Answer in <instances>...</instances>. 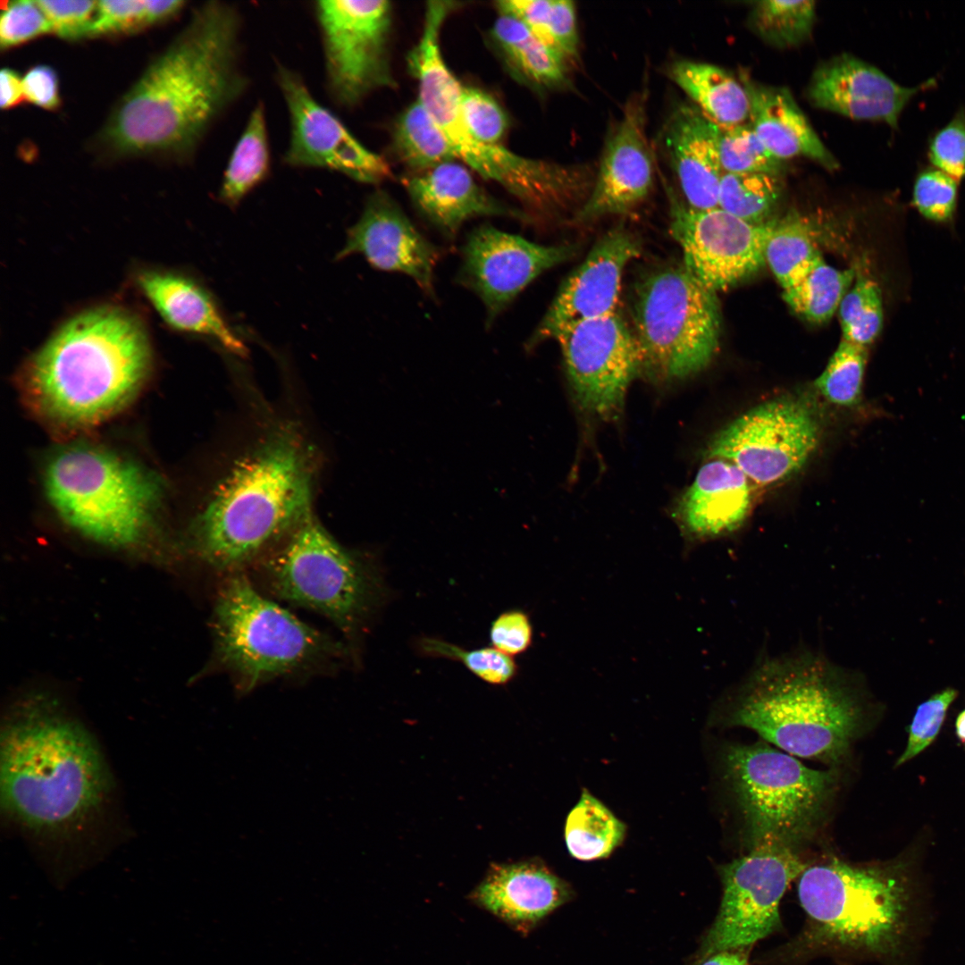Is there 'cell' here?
<instances>
[{"label":"cell","mask_w":965,"mask_h":965,"mask_svg":"<svg viewBox=\"0 0 965 965\" xmlns=\"http://www.w3.org/2000/svg\"><path fill=\"white\" fill-rule=\"evenodd\" d=\"M417 647L425 656L462 663L475 676L490 684L504 685L517 674V665L513 657L493 647L466 650L432 637H422Z\"/></svg>","instance_id":"41"},{"label":"cell","mask_w":965,"mask_h":965,"mask_svg":"<svg viewBox=\"0 0 965 965\" xmlns=\"http://www.w3.org/2000/svg\"><path fill=\"white\" fill-rule=\"evenodd\" d=\"M719 155L724 172L780 176L785 170V162L767 149L749 123L721 129Z\"/></svg>","instance_id":"42"},{"label":"cell","mask_w":965,"mask_h":965,"mask_svg":"<svg viewBox=\"0 0 965 965\" xmlns=\"http://www.w3.org/2000/svg\"><path fill=\"white\" fill-rule=\"evenodd\" d=\"M112 779L88 732L50 699H27L1 736V795L7 815L38 836L76 837L105 810Z\"/></svg>","instance_id":"4"},{"label":"cell","mask_w":965,"mask_h":965,"mask_svg":"<svg viewBox=\"0 0 965 965\" xmlns=\"http://www.w3.org/2000/svg\"><path fill=\"white\" fill-rule=\"evenodd\" d=\"M354 254L362 255L377 270L410 277L424 293L434 297V272L441 250L383 190H376L367 197L360 218L348 231L337 259Z\"/></svg>","instance_id":"21"},{"label":"cell","mask_w":965,"mask_h":965,"mask_svg":"<svg viewBox=\"0 0 965 965\" xmlns=\"http://www.w3.org/2000/svg\"><path fill=\"white\" fill-rule=\"evenodd\" d=\"M211 625L207 671L228 675L241 693L275 679L336 671L351 653L273 601L247 572L222 577Z\"/></svg>","instance_id":"7"},{"label":"cell","mask_w":965,"mask_h":965,"mask_svg":"<svg viewBox=\"0 0 965 965\" xmlns=\"http://www.w3.org/2000/svg\"><path fill=\"white\" fill-rule=\"evenodd\" d=\"M819 440L810 409L793 399L764 402L746 411L710 441L706 456L726 459L751 482L770 485L806 464Z\"/></svg>","instance_id":"15"},{"label":"cell","mask_w":965,"mask_h":965,"mask_svg":"<svg viewBox=\"0 0 965 965\" xmlns=\"http://www.w3.org/2000/svg\"><path fill=\"white\" fill-rule=\"evenodd\" d=\"M764 256L784 290L797 283L822 257L808 224L793 214L772 220Z\"/></svg>","instance_id":"35"},{"label":"cell","mask_w":965,"mask_h":965,"mask_svg":"<svg viewBox=\"0 0 965 965\" xmlns=\"http://www.w3.org/2000/svg\"><path fill=\"white\" fill-rule=\"evenodd\" d=\"M575 252L571 245H541L485 223L468 233L456 279L481 299L491 326L527 285Z\"/></svg>","instance_id":"19"},{"label":"cell","mask_w":965,"mask_h":965,"mask_svg":"<svg viewBox=\"0 0 965 965\" xmlns=\"http://www.w3.org/2000/svg\"><path fill=\"white\" fill-rule=\"evenodd\" d=\"M551 4L552 0H503L497 2L499 13L512 15L521 21L539 39L554 51L549 29Z\"/></svg>","instance_id":"52"},{"label":"cell","mask_w":965,"mask_h":965,"mask_svg":"<svg viewBox=\"0 0 965 965\" xmlns=\"http://www.w3.org/2000/svg\"><path fill=\"white\" fill-rule=\"evenodd\" d=\"M241 14L209 1L147 67L108 118L99 142L112 155L187 156L249 87Z\"/></svg>","instance_id":"2"},{"label":"cell","mask_w":965,"mask_h":965,"mask_svg":"<svg viewBox=\"0 0 965 965\" xmlns=\"http://www.w3.org/2000/svg\"><path fill=\"white\" fill-rule=\"evenodd\" d=\"M0 90L2 109L16 105L24 97L22 79L15 71L7 67L3 68L0 71Z\"/></svg>","instance_id":"54"},{"label":"cell","mask_w":965,"mask_h":965,"mask_svg":"<svg viewBox=\"0 0 965 965\" xmlns=\"http://www.w3.org/2000/svg\"><path fill=\"white\" fill-rule=\"evenodd\" d=\"M670 79L720 129L746 123L750 99L743 83L715 64L680 60L669 69Z\"/></svg>","instance_id":"30"},{"label":"cell","mask_w":965,"mask_h":965,"mask_svg":"<svg viewBox=\"0 0 965 965\" xmlns=\"http://www.w3.org/2000/svg\"><path fill=\"white\" fill-rule=\"evenodd\" d=\"M843 339L867 347L878 336L883 323L881 293L867 277L855 279L838 307Z\"/></svg>","instance_id":"39"},{"label":"cell","mask_w":965,"mask_h":965,"mask_svg":"<svg viewBox=\"0 0 965 965\" xmlns=\"http://www.w3.org/2000/svg\"><path fill=\"white\" fill-rule=\"evenodd\" d=\"M271 171V153L265 106L258 102L252 109L224 171L220 200L237 206L252 190L263 183Z\"/></svg>","instance_id":"32"},{"label":"cell","mask_w":965,"mask_h":965,"mask_svg":"<svg viewBox=\"0 0 965 965\" xmlns=\"http://www.w3.org/2000/svg\"><path fill=\"white\" fill-rule=\"evenodd\" d=\"M392 147L412 172L457 158L448 138L418 99L398 119L392 134Z\"/></svg>","instance_id":"34"},{"label":"cell","mask_w":965,"mask_h":965,"mask_svg":"<svg viewBox=\"0 0 965 965\" xmlns=\"http://www.w3.org/2000/svg\"><path fill=\"white\" fill-rule=\"evenodd\" d=\"M443 11L424 13L421 38L407 56L409 71L418 82V100L450 142L457 159L484 180L500 185L529 216L553 209L564 197L568 173L564 164L519 155L501 145L477 141L460 113L462 87L448 68L440 47Z\"/></svg>","instance_id":"10"},{"label":"cell","mask_w":965,"mask_h":965,"mask_svg":"<svg viewBox=\"0 0 965 965\" xmlns=\"http://www.w3.org/2000/svg\"><path fill=\"white\" fill-rule=\"evenodd\" d=\"M645 125L646 94L642 92L627 101L606 146L592 189L575 214V222L587 223L626 214L649 195L653 162Z\"/></svg>","instance_id":"22"},{"label":"cell","mask_w":965,"mask_h":965,"mask_svg":"<svg viewBox=\"0 0 965 965\" xmlns=\"http://www.w3.org/2000/svg\"><path fill=\"white\" fill-rule=\"evenodd\" d=\"M37 4L47 19L51 31L69 40L89 36L97 1L40 0Z\"/></svg>","instance_id":"47"},{"label":"cell","mask_w":965,"mask_h":965,"mask_svg":"<svg viewBox=\"0 0 965 965\" xmlns=\"http://www.w3.org/2000/svg\"><path fill=\"white\" fill-rule=\"evenodd\" d=\"M625 825L599 799L583 789L565 824L569 854L590 861L608 857L623 842Z\"/></svg>","instance_id":"33"},{"label":"cell","mask_w":965,"mask_h":965,"mask_svg":"<svg viewBox=\"0 0 965 965\" xmlns=\"http://www.w3.org/2000/svg\"><path fill=\"white\" fill-rule=\"evenodd\" d=\"M403 185L419 214L449 240H453L463 224L473 218L527 220L521 210L487 193L468 167L457 161L412 172L404 178Z\"/></svg>","instance_id":"24"},{"label":"cell","mask_w":965,"mask_h":965,"mask_svg":"<svg viewBox=\"0 0 965 965\" xmlns=\"http://www.w3.org/2000/svg\"><path fill=\"white\" fill-rule=\"evenodd\" d=\"M275 80L290 124V140L282 158L285 164L326 169L369 184L392 177L386 160L361 144L331 111L322 105L298 71L279 63Z\"/></svg>","instance_id":"18"},{"label":"cell","mask_w":965,"mask_h":965,"mask_svg":"<svg viewBox=\"0 0 965 965\" xmlns=\"http://www.w3.org/2000/svg\"><path fill=\"white\" fill-rule=\"evenodd\" d=\"M141 323L115 306L85 311L63 324L29 360V399L47 419L69 426L93 424L126 402L150 365Z\"/></svg>","instance_id":"6"},{"label":"cell","mask_w":965,"mask_h":965,"mask_svg":"<svg viewBox=\"0 0 965 965\" xmlns=\"http://www.w3.org/2000/svg\"><path fill=\"white\" fill-rule=\"evenodd\" d=\"M867 360V348L842 339L826 368L815 381L825 399L842 407L860 399Z\"/></svg>","instance_id":"40"},{"label":"cell","mask_w":965,"mask_h":965,"mask_svg":"<svg viewBox=\"0 0 965 965\" xmlns=\"http://www.w3.org/2000/svg\"><path fill=\"white\" fill-rule=\"evenodd\" d=\"M51 31L37 1L9 2L0 19L1 49L10 48Z\"/></svg>","instance_id":"46"},{"label":"cell","mask_w":965,"mask_h":965,"mask_svg":"<svg viewBox=\"0 0 965 965\" xmlns=\"http://www.w3.org/2000/svg\"><path fill=\"white\" fill-rule=\"evenodd\" d=\"M722 758L749 850L797 851L820 827L836 791L835 769L806 767L764 740L729 745Z\"/></svg>","instance_id":"9"},{"label":"cell","mask_w":965,"mask_h":965,"mask_svg":"<svg viewBox=\"0 0 965 965\" xmlns=\"http://www.w3.org/2000/svg\"><path fill=\"white\" fill-rule=\"evenodd\" d=\"M929 158L954 180L965 177V115L958 114L933 138Z\"/></svg>","instance_id":"48"},{"label":"cell","mask_w":965,"mask_h":965,"mask_svg":"<svg viewBox=\"0 0 965 965\" xmlns=\"http://www.w3.org/2000/svg\"><path fill=\"white\" fill-rule=\"evenodd\" d=\"M489 635L491 647L514 657L524 652L532 644L533 626L524 611L507 610L492 621Z\"/></svg>","instance_id":"50"},{"label":"cell","mask_w":965,"mask_h":965,"mask_svg":"<svg viewBox=\"0 0 965 965\" xmlns=\"http://www.w3.org/2000/svg\"><path fill=\"white\" fill-rule=\"evenodd\" d=\"M955 732L960 741L965 743V709L956 718Z\"/></svg>","instance_id":"57"},{"label":"cell","mask_w":965,"mask_h":965,"mask_svg":"<svg viewBox=\"0 0 965 965\" xmlns=\"http://www.w3.org/2000/svg\"><path fill=\"white\" fill-rule=\"evenodd\" d=\"M570 885L534 861L494 864L473 899L502 920L529 928L571 898Z\"/></svg>","instance_id":"27"},{"label":"cell","mask_w":965,"mask_h":965,"mask_svg":"<svg viewBox=\"0 0 965 965\" xmlns=\"http://www.w3.org/2000/svg\"><path fill=\"white\" fill-rule=\"evenodd\" d=\"M45 479L50 503L81 534L113 547L142 541L159 493L142 467L105 450L77 447L56 454Z\"/></svg>","instance_id":"11"},{"label":"cell","mask_w":965,"mask_h":965,"mask_svg":"<svg viewBox=\"0 0 965 965\" xmlns=\"http://www.w3.org/2000/svg\"><path fill=\"white\" fill-rule=\"evenodd\" d=\"M459 107L467 130L477 141L486 145H500L507 130L508 118L490 94L476 88L463 86Z\"/></svg>","instance_id":"43"},{"label":"cell","mask_w":965,"mask_h":965,"mask_svg":"<svg viewBox=\"0 0 965 965\" xmlns=\"http://www.w3.org/2000/svg\"><path fill=\"white\" fill-rule=\"evenodd\" d=\"M723 707L725 724L832 767L848 756L870 715L858 674L810 650L761 658Z\"/></svg>","instance_id":"5"},{"label":"cell","mask_w":965,"mask_h":965,"mask_svg":"<svg viewBox=\"0 0 965 965\" xmlns=\"http://www.w3.org/2000/svg\"><path fill=\"white\" fill-rule=\"evenodd\" d=\"M232 436L188 541L190 554L222 577L247 572L314 514L322 465L304 424L263 403L253 404Z\"/></svg>","instance_id":"1"},{"label":"cell","mask_w":965,"mask_h":965,"mask_svg":"<svg viewBox=\"0 0 965 965\" xmlns=\"http://www.w3.org/2000/svg\"><path fill=\"white\" fill-rule=\"evenodd\" d=\"M554 339L580 407L600 419H615L642 371L633 329L616 311L565 326Z\"/></svg>","instance_id":"16"},{"label":"cell","mask_w":965,"mask_h":965,"mask_svg":"<svg viewBox=\"0 0 965 965\" xmlns=\"http://www.w3.org/2000/svg\"><path fill=\"white\" fill-rule=\"evenodd\" d=\"M250 569V578L266 595L323 616L349 641L363 631L382 597L372 559L337 541L315 513Z\"/></svg>","instance_id":"8"},{"label":"cell","mask_w":965,"mask_h":965,"mask_svg":"<svg viewBox=\"0 0 965 965\" xmlns=\"http://www.w3.org/2000/svg\"><path fill=\"white\" fill-rule=\"evenodd\" d=\"M549 29L554 51L565 61L575 58L578 32L575 7L572 1L552 0Z\"/></svg>","instance_id":"51"},{"label":"cell","mask_w":965,"mask_h":965,"mask_svg":"<svg viewBox=\"0 0 965 965\" xmlns=\"http://www.w3.org/2000/svg\"><path fill=\"white\" fill-rule=\"evenodd\" d=\"M491 38L516 77L543 88L566 85V61L516 17L499 13Z\"/></svg>","instance_id":"31"},{"label":"cell","mask_w":965,"mask_h":965,"mask_svg":"<svg viewBox=\"0 0 965 965\" xmlns=\"http://www.w3.org/2000/svg\"><path fill=\"white\" fill-rule=\"evenodd\" d=\"M957 695V690L947 687L918 706L909 728L906 748L897 759L896 766L910 760L932 743L941 729L948 708Z\"/></svg>","instance_id":"44"},{"label":"cell","mask_w":965,"mask_h":965,"mask_svg":"<svg viewBox=\"0 0 965 965\" xmlns=\"http://www.w3.org/2000/svg\"><path fill=\"white\" fill-rule=\"evenodd\" d=\"M928 85L930 81L916 88L900 86L877 67L843 53L816 67L806 94L816 108L896 128L908 102Z\"/></svg>","instance_id":"23"},{"label":"cell","mask_w":965,"mask_h":965,"mask_svg":"<svg viewBox=\"0 0 965 965\" xmlns=\"http://www.w3.org/2000/svg\"><path fill=\"white\" fill-rule=\"evenodd\" d=\"M721 129L699 108L683 105L667 123L664 140L686 204L694 209L718 207L724 174L720 155Z\"/></svg>","instance_id":"26"},{"label":"cell","mask_w":965,"mask_h":965,"mask_svg":"<svg viewBox=\"0 0 965 965\" xmlns=\"http://www.w3.org/2000/svg\"><path fill=\"white\" fill-rule=\"evenodd\" d=\"M144 3L147 25L171 19L177 15L186 4L180 0H144Z\"/></svg>","instance_id":"55"},{"label":"cell","mask_w":965,"mask_h":965,"mask_svg":"<svg viewBox=\"0 0 965 965\" xmlns=\"http://www.w3.org/2000/svg\"><path fill=\"white\" fill-rule=\"evenodd\" d=\"M144 0L97 1L89 36L127 32L146 26Z\"/></svg>","instance_id":"49"},{"label":"cell","mask_w":965,"mask_h":965,"mask_svg":"<svg viewBox=\"0 0 965 965\" xmlns=\"http://www.w3.org/2000/svg\"><path fill=\"white\" fill-rule=\"evenodd\" d=\"M750 99L749 124L777 159L802 156L835 171L840 164L824 145L791 92L743 78Z\"/></svg>","instance_id":"28"},{"label":"cell","mask_w":965,"mask_h":965,"mask_svg":"<svg viewBox=\"0 0 965 965\" xmlns=\"http://www.w3.org/2000/svg\"><path fill=\"white\" fill-rule=\"evenodd\" d=\"M807 865L797 851L759 847L718 868L722 898L704 936L697 962L732 949H747L781 928L780 902Z\"/></svg>","instance_id":"14"},{"label":"cell","mask_w":965,"mask_h":965,"mask_svg":"<svg viewBox=\"0 0 965 965\" xmlns=\"http://www.w3.org/2000/svg\"><path fill=\"white\" fill-rule=\"evenodd\" d=\"M908 860L807 866L797 895L802 930L776 952L780 965L827 956L842 961L917 965L930 910Z\"/></svg>","instance_id":"3"},{"label":"cell","mask_w":965,"mask_h":965,"mask_svg":"<svg viewBox=\"0 0 965 965\" xmlns=\"http://www.w3.org/2000/svg\"><path fill=\"white\" fill-rule=\"evenodd\" d=\"M815 19V1L762 0L753 3L749 24L764 42L778 48H788L808 39Z\"/></svg>","instance_id":"37"},{"label":"cell","mask_w":965,"mask_h":965,"mask_svg":"<svg viewBox=\"0 0 965 965\" xmlns=\"http://www.w3.org/2000/svg\"><path fill=\"white\" fill-rule=\"evenodd\" d=\"M314 10L326 88L336 105L351 109L375 90L396 87L389 54V1H317Z\"/></svg>","instance_id":"13"},{"label":"cell","mask_w":965,"mask_h":965,"mask_svg":"<svg viewBox=\"0 0 965 965\" xmlns=\"http://www.w3.org/2000/svg\"><path fill=\"white\" fill-rule=\"evenodd\" d=\"M24 97L32 104L52 110L58 106V79L55 70L45 64L31 67L22 78Z\"/></svg>","instance_id":"53"},{"label":"cell","mask_w":965,"mask_h":965,"mask_svg":"<svg viewBox=\"0 0 965 965\" xmlns=\"http://www.w3.org/2000/svg\"><path fill=\"white\" fill-rule=\"evenodd\" d=\"M854 268L840 270L821 257L794 285L784 290L787 305L804 319L821 323L828 321L855 281Z\"/></svg>","instance_id":"36"},{"label":"cell","mask_w":965,"mask_h":965,"mask_svg":"<svg viewBox=\"0 0 965 965\" xmlns=\"http://www.w3.org/2000/svg\"><path fill=\"white\" fill-rule=\"evenodd\" d=\"M670 233L680 245L684 266L714 292L726 290L757 273L772 220L753 224L719 207L698 210L668 190Z\"/></svg>","instance_id":"17"},{"label":"cell","mask_w":965,"mask_h":965,"mask_svg":"<svg viewBox=\"0 0 965 965\" xmlns=\"http://www.w3.org/2000/svg\"><path fill=\"white\" fill-rule=\"evenodd\" d=\"M957 180L940 170L921 172L915 182L913 202L926 218L944 222L954 212Z\"/></svg>","instance_id":"45"},{"label":"cell","mask_w":965,"mask_h":965,"mask_svg":"<svg viewBox=\"0 0 965 965\" xmlns=\"http://www.w3.org/2000/svg\"><path fill=\"white\" fill-rule=\"evenodd\" d=\"M751 482L732 462L705 455L677 508L685 534L704 541L739 529L751 511Z\"/></svg>","instance_id":"25"},{"label":"cell","mask_w":965,"mask_h":965,"mask_svg":"<svg viewBox=\"0 0 965 965\" xmlns=\"http://www.w3.org/2000/svg\"><path fill=\"white\" fill-rule=\"evenodd\" d=\"M633 331L642 371L683 379L703 370L718 348L721 312L717 293L683 265L648 273L634 287Z\"/></svg>","instance_id":"12"},{"label":"cell","mask_w":965,"mask_h":965,"mask_svg":"<svg viewBox=\"0 0 965 965\" xmlns=\"http://www.w3.org/2000/svg\"><path fill=\"white\" fill-rule=\"evenodd\" d=\"M641 251L640 241L628 231L617 228L606 233L563 282L526 342L527 349L554 339L565 326L616 312L624 270Z\"/></svg>","instance_id":"20"},{"label":"cell","mask_w":965,"mask_h":965,"mask_svg":"<svg viewBox=\"0 0 965 965\" xmlns=\"http://www.w3.org/2000/svg\"><path fill=\"white\" fill-rule=\"evenodd\" d=\"M695 965H751L749 950L732 949L714 952L696 962Z\"/></svg>","instance_id":"56"},{"label":"cell","mask_w":965,"mask_h":965,"mask_svg":"<svg viewBox=\"0 0 965 965\" xmlns=\"http://www.w3.org/2000/svg\"><path fill=\"white\" fill-rule=\"evenodd\" d=\"M782 194L780 176L753 172L722 175L718 207L753 224L768 222Z\"/></svg>","instance_id":"38"},{"label":"cell","mask_w":965,"mask_h":965,"mask_svg":"<svg viewBox=\"0 0 965 965\" xmlns=\"http://www.w3.org/2000/svg\"><path fill=\"white\" fill-rule=\"evenodd\" d=\"M138 283L171 327L206 336L233 355L244 357L248 353L214 298L193 280L174 273L144 272Z\"/></svg>","instance_id":"29"}]
</instances>
